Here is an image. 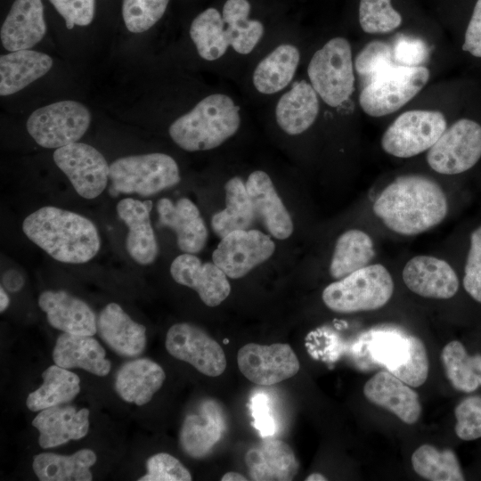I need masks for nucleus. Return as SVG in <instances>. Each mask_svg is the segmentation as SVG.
<instances>
[{"instance_id": "1", "label": "nucleus", "mask_w": 481, "mask_h": 481, "mask_svg": "<svg viewBox=\"0 0 481 481\" xmlns=\"http://www.w3.org/2000/svg\"><path fill=\"white\" fill-rule=\"evenodd\" d=\"M372 209L389 230L412 236L442 223L448 205L436 181L421 175H406L395 178L381 192Z\"/></svg>"}, {"instance_id": "2", "label": "nucleus", "mask_w": 481, "mask_h": 481, "mask_svg": "<svg viewBox=\"0 0 481 481\" xmlns=\"http://www.w3.org/2000/svg\"><path fill=\"white\" fill-rule=\"evenodd\" d=\"M24 234L57 261L83 264L96 256L101 239L88 218L56 207H43L23 221Z\"/></svg>"}, {"instance_id": "3", "label": "nucleus", "mask_w": 481, "mask_h": 481, "mask_svg": "<svg viewBox=\"0 0 481 481\" xmlns=\"http://www.w3.org/2000/svg\"><path fill=\"white\" fill-rule=\"evenodd\" d=\"M240 107L223 94H210L169 126L172 140L188 151L220 146L240 127Z\"/></svg>"}, {"instance_id": "4", "label": "nucleus", "mask_w": 481, "mask_h": 481, "mask_svg": "<svg viewBox=\"0 0 481 481\" xmlns=\"http://www.w3.org/2000/svg\"><path fill=\"white\" fill-rule=\"evenodd\" d=\"M394 291L393 279L385 266L368 265L328 285L322 301L337 313L371 311L384 306Z\"/></svg>"}, {"instance_id": "5", "label": "nucleus", "mask_w": 481, "mask_h": 481, "mask_svg": "<svg viewBox=\"0 0 481 481\" xmlns=\"http://www.w3.org/2000/svg\"><path fill=\"white\" fill-rule=\"evenodd\" d=\"M110 194L135 193L151 196L180 182L175 160L165 153H149L119 158L110 166Z\"/></svg>"}, {"instance_id": "6", "label": "nucleus", "mask_w": 481, "mask_h": 481, "mask_svg": "<svg viewBox=\"0 0 481 481\" xmlns=\"http://www.w3.org/2000/svg\"><path fill=\"white\" fill-rule=\"evenodd\" d=\"M428 78L429 71L424 66L394 64L371 77L360 93V106L371 117L394 113L420 92Z\"/></svg>"}, {"instance_id": "7", "label": "nucleus", "mask_w": 481, "mask_h": 481, "mask_svg": "<svg viewBox=\"0 0 481 481\" xmlns=\"http://www.w3.org/2000/svg\"><path fill=\"white\" fill-rule=\"evenodd\" d=\"M312 86L330 107L347 101L354 91L352 50L344 37L329 40L313 55L307 68Z\"/></svg>"}, {"instance_id": "8", "label": "nucleus", "mask_w": 481, "mask_h": 481, "mask_svg": "<svg viewBox=\"0 0 481 481\" xmlns=\"http://www.w3.org/2000/svg\"><path fill=\"white\" fill-rule=\"evenodd\" d=\"M91 122L89 110L75 101H61L41 107L27 120V130L37 144L53 149L76 143Z\"/></svg>"}, {"instance_id": "9", "label": "nucleus", "mask_w": 481, "mask_h": 481, "mask_svg": "<svg viewBox=\"0 0 481 481\" xmlns=\"http://www.w3.org/2000/svg\"><path fill=\"white\" fill-rule=\"evenodd\" d=\"M446 128V119L440 111H405L384 132L381 147L394 157L411 158L428 151Z\"/></svg>"}, {"instance_id": "10", "label": "nucleus", "mask_w": 481, "mask_h": 481, "mask_svg": "<svg viewBox=\"0 0 481 481\" xmlns=\"http://www.w3.org/2000/svg\"><path fill=\"white\" fill-rule=\"evenodd\" d=\"M481 158V126L461 118L446 128L428 150L427 161L436 172L457 175L474 167Z\"/></svg>"}, {"instance_id": "11", "label": "nucleus", "mask_w": 481, "mask_h": 481, "mask_svg": "<svg viewBox=\"0 0 481 481\" xmlns=\"http://www.w3.org/2000/svg\"><path fill=\"white\" fill-rule=\"evenodd\" d=\"M53 160L81 197L94 199L106 188L110 166L94 147L83 143H72L56 149Z\"/></svg>"}, {"instance_id": "12", "label": "nucleus", "mask_w": 481, "mask_h": 481, "mask_svg": "<svg viewBox=\"0 0 481 481\" xmlns=\"http://www.w3.org/2000/svg\"><path fill=\"white\" fill-rule=\"evenodd\" d=\"M240 371L249 381L273 386L295 376L300 368L297 355L289 344L269 346L248 343L237 354Z\"/></svg>"}, {"instance_id": "13", "label": "nucleus", "mask_w": 481, "mask_h": 481, "mask_svg": "<svg viewBox=\"0 0 481 481\" xmlns=\"http://www.w3.org/2000/svg\"><path fill=\"white\" fill-rule=\"evenodd\" d=\"M166 348L208 377L220 376L226 368L221 346L200 328L187 322L174 324L166 336Z\"/></svg>"}, {"instance_id": "14", "label": "nucleus", "mask_w": 481, "mask_h": 481, "mask_svg": "<svg viewBox=\"0 0 481 481\" xmlns=\"http://www.w3.org/2000/svg\"><path fill=\"white\" fill-rule=\"evenodd\" d=\"M274 249L273 241L262 232L237 230L222 238L212 259L227 277L239 279L270 258Z\"/></svg>"}, {"instance_id": "15", "label": "nucleus", "mask_w": 481, "mask_h": 481, "mask_svg": "<svg viewBox=\"0 0 481 481\" xmlns=\"http://www.w3.org/2000/svg\"><path fill=\"white\" fill-rule=\"evenodd\" d=\"M375 355L387 371L412 387L423 385L428 379L427 350L415 336H389L376 346Z\"/></svg>"}, {"instance_id": "16", "label": "nucleus", "mask_w": 481, "mask_h": 481, "mask_svg": "<svg viewBox=\"0 0 481 481\" xmlns=\"http://www.w3.org/2000/svg\"><path fill=\"white\" fill-rule=\"evenodd\" d=\"M170 273L179 284L193 289L208 306H216L227 298L231 285L224 272L214 262L202 263L193 254L184 253L171 264Z\"/></svg>"}, {"instance_id": "17", "label": "nucleus", "mask_w": 481, "mask_h": 481, "mask_svg": "<svg viewBox=\"0 0 481 481\" xmlns=\"http://www.w3.org/2000/svg\"><path fill=\"white\" fill-rule=\"evenodd\" d=\"M402 275L407 288L423 298L448 299L459 289V279L452 267L432 256L412 257L406 263Z\"/></svg>"}, {"instance_id": "18", "label": "nucleus", "mask_w": 481, "mask_h": 481, "mask_svg": "<svg viewBox=\"0 0 481 481\" xmlns=\"http://www.w3.org/2000/svg\"><path fill=\"white\" fill-rule=\"evenodd\" d=\"M363 395L371 404L395 414L403 422L415 424L421 414L419 395L389 371H380L363 387Z\"/></svg>"}, {"instance_id": "19", "label": "nucleus", "mask_w": 481, "mask_h": 481, "mask_svg": "<svg viewBox=\"0 0 481 481\" xmlns=\"http://www.w3.org/2000/svg\"><path fill=\"white\" fill-rule=\"evenodd\" d=\"M159 221L162 226L176 234L177 245L184 253L196 254L203 249L208 240V229L197 206L187 198L176 203L167 198L157 203Z\"/></svg>"}, {"instance_id": "20", "label": "nucleus", "mask_w": 481, "mask_h": 481, "mask_svg": "<svg viewBox=\"0 0 481 481\" xmlns=\"http://www.w3.org/2000/svg\"><path fill=\"white\" fill-rule=\"evenodd\" d=\"M245 184L256 218L273 237L279 240L289 238L293 232V222L270 176L264 171L256 170Z\"/></svg>"}, {"instance_id": "21", "label": "nucleus", "mask_w": 481, "mask_h": 481, "mask_svg": "<svg viewBox=\"0 0 481 481\" xmlns=\"http://www.w3.org/2000/svg\"><path fill=\"white\" fill-rule=\"evenodd\" d=\"M46 32L41 0H15L1 27V42L9 52L30 49Z\"/></svg>"}, {"instance_id": "22", "label": "nucleus", "mask_w": 481, "mask_h": 481, "mask_svg": "<svg viewBox=\"0 0 481 481\" xmlns=\"http://www.w3.org/2000/svg\"><path fill=\"white\" fill-rule=\"evenodd\" d=\"M151 208V200L141 201L132 198L123 199L117 204L118 216L129 229L126 239V250L142 265L152 264L159 253L150 219Z\"/></svg>"}, {"instance_id": "23", "label": "nucleus", "mask_w": 481, "mask_h": 481, "mask_svg": "<svg viewBox=\"0 0 481 481\" xmlns=\"http://www.w3.org/2000/svg\"><path fill=\"white\" fill-rule=\"evenodd\" d=\"M38 306L51 326L57 330L77 335L96 333V318L91 307L65 291H44L38 298Z\"/></svg>"}, {"instance_id": "24", "label": "nucleus", "mask_w": 481, "mask_h": 481, "mask_svg": "<svg viewBox=\"0 0 481 481\" xmlns=\"http://www.w3.org/2000/svg\"><path fill=\"white\" fill-rule=\"evenodd\" d=\"M32 425L39 431L38 443L42 448L56 447L86 436L89 429V411L56 405L42 410Z\"/></svg>"}, {"instance_id": "25", "label": "nucleus", "mask_w": 481, "mask_h": 481, "mask_svg": "<svg viewBox=\"0 0 481 481\" xmlns=\"http://www.w3.org/2000/svg\"><path fill=\"white\" fill-rule=\"evenodd\" d=\"M225 430L223 413L213 401H206L200 414L185 417L181 432L180 444L189 456L200 459L210 453Z\"/></svg>"}, {"instance_id": "26", "label": "nucleus", "mask_w": 481, "mask_h": 481, "mask_svg": "<svg viewBox=\"0 0 481 481\" xmlns=\"http://www.w3.org/2000/svg\"><path fill=\"white\" fill-rule=\"evenodd\" d=\"M97 329L101 338L118 355L135 357L146 346V328L133 321L116 303L108 304L101 312Z\"/></svg>"}, {"instance_id": "27", "label": "nucleus", "mask_w": 481, "mask_h": 481, "mask_svg": "<svg viewBox=\"0 0 481 481\" xmlns=\"http://www.w3.org/2000/svg\"><path fill=\"white\" fill-rule=\"evenodd\" d=\"M249 477L255 481H289L298 471L294 452L285 442L266 439L245 456Z\"/></svg>"}, {"instance_id": "28", "label": "nucleus", "mask_w": 481, "mask_h": 481, "mask_svg": "<svg viewBox=\"0 0 481 481\" xmlns=\"http://www.w3.org/2000/svg\"><path fill=\"white\" fill-rule=\"evenodd\" d=\"M101 344L88 335L61 334L53 351L55 364L65 368H81L97 376H106L111 368Z\"/></svg>"}, {"instance_id": "29", "label": "nucleus", "mask_w": 481, "mask_h": 481, "mask_svg": "<svg viewBox=\"0 0 481 481\" xmlns=\"http://www.w3.org/2000/svg\"><path fill=\"white\" fill-rule=\"evenodd\" d=\"M319 113L318 94L306 81L295 82L278 101L275 117L279 126L288 135L307 130Z\"/></svg>"}, {"instance_id": "30", "label": "nucleus", "mask_w": 481, "mask_h": 481, "mask_svg": "<svg viewBox=\"0 0 481 481\" xmlns=\"http://www.w3.org/2000/svg\"><path fill=\"white\" fill-rule=\"evenodd\" d=\"M165 379L166 374L160 365L150 359L139 358L120 367L115 388L124 401L143 405L162 387Z\"/></svg>"}, {"instance_id": "31", "label": "nucleus", "mask_w": 481, "mask_h": 481, "mask_svg": "<svg viewBox=\"0 0 481 481\" xmlns=\"http://www.w3.org/2000/svg\"><path fill=\"white\" fill-rule=\"evenodd\" d=\"M53 59L30 49L10 52L0 56V95L15 94L45 75Z\"/></svg>"}, {"instance_id": "32", "label": "nucleus", "mask_w": 481, "mask_h": 481, "mask_svg": "<svg viewBox=\"0 0 481 481\" xmlns=\"http://www.w3.org/2000/svg\"><path fill=\"white\" fill-rule=\"evenodd\" d=\"M299 60L300 53L295 45L277 46L257 65L253 73L254 86L264 94L280 92L292 81Z\"/></svg>"}, {"instance_id": "33", "label": "nucleus", "mask_w": 481, "mask_h": 481, "mask_svg": "<svg viewBox=\"0 0 481 481\" xmlns=\"http://www.w3.org/2000/svg\"><path fill=\"white\" fill-rule=\"evenodd\" d=\"M95 462V453L89 449H82L69 456L52 452L37 454L32 467L41 481H91L90 468Z\"/></svg>"}, {"instance_id": "34", "label": "nucleus", "mask_w": 481, "mask_h": 481, "mask_svg": "<svg viewBox=\"0 0 481 481\" xmlns=\"http://www.w3.org/2000/svg\"><path fill=\"white\" fill-rule=\"evenodd\" d=\"M224 190L226 207L211 219L212 229L221 239L233 231L249 229L256 219L246 184L240 177L228 180Z\"/></svg>"}, {"instance_id": "35", "label": "nucleus", "mask_w": 481, "mask_h": 481, "mask_svg": "<svg viewBox=\"0 0 481 481\" xmlns=\"http://www.w3.org/2000/svg\"><path fill=\"white\" fill-rule=\"evenodd\" d=\"M374 256L371 238L361 230H348L337 240L330 265V273L333 278L339 280L367 266Z\"/></svg>"}, {"instance_id": "36", "label": "nucleus", "mask_w": 481, "mask_h": 481, "mask_svg": "<svg viewBox=\"0 0 481 481\" xmlns=\"http://www.w3.org/2000/svg\"><path fill=\"white\" fill-rule=\"evenodd\" d=\"M42 378L43 384L26 400L27 407L32 412L68 403L80 391L78 376L57 364L48 367L42 373Z\"/></svg>"}, {"instance_id": "37", "label": "nucleus", "mask_w": 481, "mask_h": 481, "mask_svg": "<svg viewBox=\"0 0 481 481\" xmlns=\"http://www.w3.org/2000/svg\"><path fill=\"white\" fill-rule=\"evenodd\" d=\"M250 8L248 0H227L223 6L222 17L229 45L240 54L252 52L264 34L263 24L249 19Z\"/></svg>"}, {"instance_id": "38", "label": "nucleus", "mask_w": 481, "mask_h": 481, "mask_svg": "<svg viewBox=\"0 0 481 481\" xmlns=\"http://www.w3.org/2000/svg\"><path fill=\"white\" fill-rule=\"evenodd\" d=\"M441 361L456 390L469 393L481 387V355H469L464 346L453 340L444 346Z\"/></svg>"}, {"instance_id": "39", "label": "nucleus", "mask_w": 481, "mask_h": 481, "mask_svg": "<svg viewBox=\"0 0 481 481\" xmlns=\"http://www.w3.org/2000/svg\"><path fill=\"white\" fill-rule=\"evenodd\" d=\"M190 36L198 53L206 61L219 59L230 46L223 17L215 8H208L195 17Z\"/></svg>"}, {"instance_id": "40", "label": "nucleus", "mask_w": 481, "mask_h": 481, "mask_svg": "<svg viewBox=\"0 0 481 481\" xmlns=\"http://www.w3.org/2000/svg\"><path fill=\"white\" fill-rule=\"evenodd\" d=\"M412 465L414 471L427 480H465L457 456L451 449L439 451L431 444H422L413 452Z\"/></svg>"}, {"instance_id": "41", "label": "nucleus", "mask_w": 481, "mask_h": 481, "mask_svg": "<svg viewBox=\"0 0 481 481\" xmlns=\"http://www.w3.org/2000/svg\"><path fill=\"white\" fill-rule=\"evenodd\" d=\"M359 22L366 33H388L401 25L402 16L392 7L391 0H361Z\"/></svg>"}, {"instance_id": "42", "label": "nucleus", "mask_w": 481, "mask_h": 481, "mask_svg": "<svg viewBox=\"0 0 481 481\" xmlns=\"http://www.w3.org/2000/svg\"><path fill=\"white\" fill-rule=\"evenodd\" d=\"M169 0H123L122 15L126 29L142 33L163 16Z\"/></svg>"}, {"instance_id": "43", "label": "nucleus", "mask_w": 481, "mask_h": 481, "mask_svg": "<svg viewBox=\"0 0 481 481\" xmlns=\"http://www.w3.org/2000/svg\"><path fill=\"white\" fill-rule=\"evenodd\" d=\"M392 46L383 41H371L356 55L355 68L360 76L371 77L394 65Z\"/></svg>"}, {"instance_id": "44", "label": "nucleus", "mask_w": 481, "mask_h": 481, "mask_svg": "<svg viewBox=\"0 0 481 481\" xmlns=\"http://www.w3.org/2000/svg\"><path fill=\"white\" fill-rule=\"evenodd\" d=\"M457 436L464 441L481 437V396H469L461 401L455 407Z\"/></svg>"}, {"instance_id": "45", "label": "nucleus", "mask_w": 481, "mask_h": 481, "mask_svg": "<svg viewBox=\"0 0 481 481\" xmlns=\"http://www.w3.org/2000/svg\"><path fill=\"white\" fill-rule=\"evenodd\" d=\"M148 473L139 481H190L189 470L174 456L160 452L151 456L146 462Z\"/></svg>"}, {"instance_id": "46", "label": "nucleus", "mask_w": 481, "mask_h": 481, "mask_svg": "<svg viewBox=\"0 0 481 481\" xmlns=\"http://www.w3.org/2000/svg\"><path fill=\"white\" fill-rule=\"evenodd\" d=\"M463 286L471 298L481 303V226L470 235Z\"/></svg>"}, {"instance_id": "47", "label": "nucleus", "mask_w": 481, "mask_h": 481, "mask_svg": "<svg viewBox=\"0 0 481 481\" xmlns=\"http://www.w3.org/2000/svg\"><path fill=\"white\" fill-rule=\"evenodd\" d=\"M62 16L68 29L75 25L87 26L94 16L95 0H49Z\"/></svg>"}, {"instance_id": "48", "label": "nucleus", "mask_w": 481, "mask_h": 481, "mask_svg": "<svg viewBox=\"0 0 481 481\" xmlns=\"http://www.w3.org/2000/svg\"><path fill=\"white\" fill-rule=\"evenodd\" d=\"M393 61L401 66H423L428 52L427 45L420 38L401 37L392 46Z\"/></svg>"}, {"instance_id": "49", "label": "nucleus", "mask_w": 481, "mask_h": 481, "mask_svg": "<svg viewBox=\"0 0 481 481\" xmlns=\"http://www.w3.org/2000/svg\"><path fill=\"white\" fill-rule=\"evenodd\" d=\"M254 426L263 436H271L275 432V424L270 414L268 398L265 394H256L250 405Z\"/></svg>"}, {"instance_id": "50", "label": "nucleus", "mask_w": 481, "mask_h": 481, "mask_svg": "<svg viewBox=\"0 0 481 481\" xmlns=\"http://www.w3.org/2000/svg\"><path fill=\"white\" fill-rule=\"evenodd\" d=\"M462 50L481 58V0H477L467 27Z\"/></svg>"}, {"instance_id": "51", "label": "nucleus", "mask_w": 481, "mask_h": 481, "mask_svg": "<svg viewBox=\"0 0 481 481\" xmlns=\"http://www.w3.org/2000/svg\"><path fill=\"white\" fill-rule=\"evenodd\" d=\"M247 480L248 478L245 476L236 471H229L221 477V481H247Z\"/></svg>"}, {"instance_id": "52", "label": "nucleus", "mask_w": 481, "mask_h": 481, "mask_svg": "<svg viewBox=\"0 0 481 481\" xmlns=\"http://www.w3.org/2000/svg\"><path fill=\"white\" fill-rule=\"evenodd\" d=\"M10 299L3 287L0 289V312L3 313L9 306Z\"/></svg>"}, {"instance_id": "53", "label": "nucleus", "mask_w": 481, "mask_h": 481, "mask_svg": "<svg viewBox=\"0 0 481 481\" xmlns=\"http://www.w3.org/2000/svg\"><path fill=\"white\" fill-rule=\"evenodd\" d=\"M326 480H328L327 477L322 475L321 473H312L306 478V481H326Z\"/></svg>"}]
</instances>
